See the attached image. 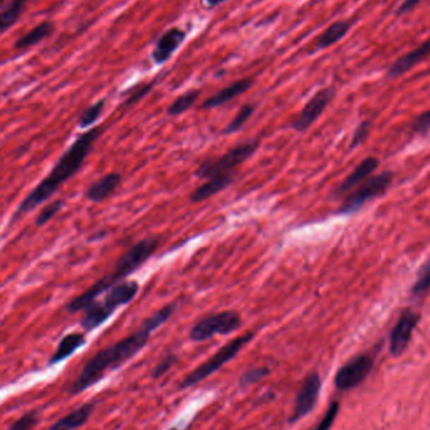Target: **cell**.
<instances>
[{
	"instance_id": "6da1fadb",
	"label": "cell",
	"mask_w": 430,
	"mask_h": 430,
	"mask_svg": "<svg viewBox=\"0 0 430 430\" xmlns=\"http://www.w3.org/2000/svg\"><path fill=\"white\" fill-rule=\"evenodd\" d=\"M175 310H177L175 304L164 306L160 310L156 311L154 315L146 318L136 333L120 340L116 344L111 345L104 350L98 351L97 354L83 366L80 376L69 389V394L77 395L83 393L88 388L97 384L109 370L121 366L122 364L129 362L131 357L138 354L140 350L145 347V345L149 342L151 333L157 330L161 325H164L172 317Z\"/></svg>"
},
{
	"instance_id": "7a4b0ae2",
	"label": "cell",
	"mask_w": 430,
	"mask_h": 430,
	"mask_svg": "<svg viewBox=\"0 0 430 430\" xmlns=\"http://www.w3.org/2000/svg\"><path fill=\"white\" fill-rule=\"evenodd\" d=\"M102 133V127H93L91 130L82 133L75 143L69 146L62 157L58 160L52 170L43 179L35 189L25 196L20 205L13 215V222L22 218L27 213L35 210L42 203L48 201L66 181L80 170L83 162L90 155L93 143H96Z\"/></svg>"
},
{
	"instance_id": "3957f363",
	"label": "cell",
	"mask_w": 430,
	"mask_h": 430,
	"mask_svg": "<svg viewBox=\"0 0 430 430\" xmlns=\"http://www.w3.org/2000/svg\"><path fill=\"white\" fill-rule=\"evenodd\" d=\"M160 243V238L149 237L133 244L124 256H121L112 272L98 280L96 283H93L86 292L72 299L67 306V310L71 313L86 310L90 304L97 299L98 296L107 292L109 288L116 286L117 283L125 281L126 277L138 270L145 262H148L153 257V254L159 249Z\"/></svg>"
},
{
	"instance_id": "277c9868",
	"label": "cell",
	"mask_w": 430,
	"mask_h": 430,
	"mask_svg": "<svg viewBox=\"0 0 430 430\" xmlns=\"http://www.w3.org/2000/svg\"><path fill=\"white\" fill-rule=\"evenodd\" d=\"M258 148V138H253L239 143L219 157H209L207 160L203 161L196 170V177L208 180L217 175L233 172L235 167H239L244 161L248 160Z\"/></svg>"
},
{
	"instance_id": "5b68a950",
	"label": "cell",
	"mask_w": 430,
	"mask_h": 430,
	"mask_svg": "<svg viewBox=\"0 0 430 430\" xmlns=\"http://www.w3.org/2000/svg\"><path fill=\"white\" fill-rule=\"evenodd\" d=\"M254 338V333H247L241 336H238L235 339L232 340L227 345H224L222 349H219L214 355L208 359L207 362H203L201 365L196 367L191 373L188 374L185 378H184L180 388L181 389H188L191 388L194 385L199 384L201 381H203L204 378H209L210 375L214 373H217L219 369L228 364V362L234 357L235 355H238V352L246 346L249 344Z\"/></svg>"
},
{
	"instance_id": "8992f818",
	"label": "cell",
	"mask_w": 430,
	"mask_h": 430,
	"mask_svg": "<svg viewBox=\"0 0 430 430\" xmlns=\"http://www.w3.org/2000/svg\"><path fill=\"white\" fill-rule=\"evenodd\" d=\"M241 325V316L238 311L227 310L207 316L196 322L190 330L189 338L196 341H207L217 335H229Z\"/></svg>"
},
{
	"instance_id": "52a82bcc",
	"label": "cell",
	"mask_w": 430,
	"mask_h": 430,
	"mask_svg": "<svg viewBox=\"0 0 430 430\" xmlns=\"http://www.w3.org/2000/svg\"><path fill=\"white\" fill-rule=\"evenodd\" d=\"M391 180H393V174L389 172H385L371 179H367L364 183H362V185H359V188L355 191H352L350 196L345 198L338 213L352 214V213L360 210L365 203L384 194L385 190L389 188Z\"/></svg>"
},
{
	"instance_id": "ba28073f",
	"label": "cell",
	"mask_w": 430,
	"mask_h": 430,
	"mask_svg": "<svg viewBox=\"0 0 430 430\" xmlns=\"http://www.w3.org/2000/svg\"><path fill=\"white\" fill-rule=\"evenodd\" d=\"M373 365V359L370 356H356L338 371L335 376V386L340 391L354 389L369 376Z\"/></svg>"
},
{
	"instance_id": "9c48e42d",
	"label": "cell",
	"mask_w": 430,
	"mask_h": 430,
	"mask_svg": "<svg viewBox=\"0 0 430 430\" xmlns=\"http://www.w3.org/2000/svg\"><path fill=\"white\" fill-rule=\"evenodd\" d=\"M333 95H335V90L331 87L322 88L320 91L316 92L310 101L304 104V109L299 112V117L291 124L293 130L299 132L307 131L323 114L327 104H330V101L333 100Z\"/></svg>"
},
{
	"instance_id": "30bf717a",
	"label": "cell",
	"mask_w": 430,
	"mask_h": 430,
	"mask_svg": "<svg viewBox=\"0 0 430 430\" xmlns=\"http://www.w3.org/2000/svg\"><path fill=\"white\" fill-rule=\"evenodd\" d=\"M321 391V378L318 374H310L307 378H304V384L299 389L297 398H296V405L293 410L292 417L289 419L291 423L299 422V419L304 418L306 415L313 410V407L317 404L318 396Z\"/></svg>"
},
{
	"instance_id": "8fae6325",
	"label": "cell",
	"mask_w": 430,
	"mask_h": 430,
	"mask_svg": "<svg viewBox=\"0 0 430 430\" xmlns=\"http://www.w3.org/2000/svg\"><path fill=\"white\" fill-rule=\"evenodd\" d=\"M419 320V313H415L412 310L402 312L399 321L396 322L395 327L391 331L390 352L393 355H400L405 351Z\"/></svg>"
},
{
	"instance_id": "7c38bea8",
	"label": "cell",
	"mask_w": 430,
	"mask_h": 430,
	"mask_svg": "<svg viewBox=\"0 0 430 430\" xmlns=\"http://www.w3.org/2000/svg\"><path fill=\"white\" fill-rule=\"evenodd\" d=\"M186 37V32L184 29L174 27L167 30L161 35L153 52V59L156 64H162L167 62L172 54L178 51Z\"/></svg>"
},
{
	"instance_id": "4fadbf2b",
	"label": "cell",
	"mask_w": 430,
	"mask_h": 430,
	"mask_svg": "<svg viewBox=\"0 0 430 430\" xmlns=\"http://www.w3.org/2000/svg\"><path fill=\"white\" fill-rule=\"evenodd\" d=\"M138 291H140V285L138 281L120 282L116 286L109 288L106 297L101 302L107 310L114 313L121 306L130 304L132 299L138 296Z\"/></svg>"
},
{
	"instance_id": "5bb4252c",
	"label": "cell",
	"mask_w": 430,
	"mask_h": 430,
	"mask_svg": "<svg viewBox=\"0 0 430 430\" xmlns=\"http://www.w3.org/2000/svg\"><path fill=\"white\" fill-rule=\"evenodd\" d=\"M253 80L251 78H243V80H237L234 83H232L229 86L224 87L223 90L214 93L213 96L207 98L205 102L203 104V109H218L223 104H228L232 100L241 96V93L247 92L252 87Z\"/></svg>"
},
{
	"instance_id": "9a60e30c",
	"label": "cell",
	"mask_w": 430,
	"mask_h": 430,
	"mask_svg": "<svg viewBox=\"0 0 430 430\" xmlns=\"http://www.w3.org/2000/svg\"><path fill=\"white\" fill-rule=\"evenodd\" d=\"M234 172H227V174L208 179L205 183L191 193L190 201L191 203H201V201H208L212 196H217L220 191H223L225 188H228L230 184L234 181Z\"/></svg>"
},
{
	"instance_id": "2e32d148",
	"label": "cell",
	"mask_w": 430,
	"mask_h": 430,
	"mask_svg": "<svg viewBox=\"0 0 430 430\" xmlns=\"http://www.w3.org/2000/svg\"><path fill=\"white\" fill-rule=\"evenodd\" d=\"M378 165V159L375 157H367L365 160L360 162L355 170L351 172L347 178L345 179L342 183L340 184L339 186L335 190V196H341L349 193L351 190L359 186L360 184L364 183L366 180L369 175H371Z\"/></svg>"
},
{
	"instance_id": "e0dca14e",
	"label": "cell",
	"mask_w": 430,
	"mask_h": 430,
	"mask_svg": "<svg viewBox=\"0 0 430 430\" xmlns=\"http://www.w3.org/2000/svg\"><path fill=\"white\" fill-rule=\"evenodd\" d=\"M122 181V177L119 172H109L102 178L92 184L86 190L87 199L92 203H101L115 193Z\"/></svg>"
},
{
	"instance_id": "ac0fdd59",
	"label": "cell",
	"mask_w": 430,
	"mask_h": 430,
	"mask_svg": "<svg viewBox=\"0 0 430 430\" xmlns=\"http://www.w3.org/2000/svg\"><path fill=\"white\" fill-rule=\"evenodd\" d=\"M430 56V38L423 43L422 46L418 47L417 49H414L413 52H409L405 56L399 58L395 64L391 66L389 69V77L395 78L399 76L407 73V71L413 68L414 66H417L419 62H422L424 58Z\"/></svg>"
},
{
	"instance_id": "d6986e66",
	"label": "cell",
	"mask_w": 430,
	"mask_h": 430,
	"mask_svg": "<svg viewBox=\"0 0 430 430\" xmlns=\"http://www.w3.org/2000/svg\"><path fill=\"white\" fill-rule=\"evenodd\" d=\"M85 344H86V338L82 333H73L66 335L58 345L57 350L54 351L52 357L49 359V365H56L64 362Z\"/></svg>"
},
{
	"instance_id": "ffe728a7",
	"label": "cell",
	"mask_w": 430,
	"mask_h": 430,
	"mask_svg": "<svg viewBox=\"0 0 430 430\" xmlns=\"http://www.w3.org/2000/svg\"><path fill=\"white\" fill-rule=\"evenodd\" d=\"M93 409H95V405L92 402L85 404V405H82L78 409H76L75 412H72V413H69L68 415H66L64 418L59 419L52 426H49L48 430L78 429L82 425L86 424L87 420L91 417V414L93 413Z\"/></svg>"
},
{
	"instance_id": "44dd1931",
	"label": "cell",
	"mask_w": 430,
	"mask_h": 430,
	"mask_svg": "<svg viewBox=\"0 0 430 430\" xmlns=\"http://www.w3.org/2000/svg\"><path fill=\"white\" fill-rule=\"evenodd\" d=\"M351 29V22L349 20H339L331 24L328 28L322 33L317 43H316V49H326L328 47L333 46L335 43H338L339 40H342L345 35L349 33Z\"/></svg>"
},
{
	"instance_id": "7402d4cb",
	"label": "cell",
	"mask_w": 430,
	"mask_h": 430,
	"mask_svg": "<svg viewBox=\"0 0 430 430\" xmlns=\"http://www.w3.org/2000/svg\"><path fill=\"white\" fill-rule=\"evenodd\" d=\"M27 1L28 0H13L6 11L0 13V33L17 23L19 17L23 14Z\"/></svg>"
},
{
	"instance_id": "603a6c76",
	"label": "cell",
	"mask_w": 430,
	"mask_h": 430,
	"mask_svg": "<svg viewBox=\"0 0 430 430\" xmlns=\"http://www.w3.org/2000/svg\"><path fill=\"white\" fill-rule=\"evenodd\" d=\"M53 30V25L51 23H42L37 25L33 30H30L29 33L23 35L20 40L16 43L17 49H25L29 47L35 46L37 43H40V40H44L47 35H51Z\"/></svg>"
},
{
	"instance_id": "cb8c5ba5",
	"label": "cell",
	"mask_w": 430,
	"mask_h": 430,
	"mask_svg": "<svg viewBox=\"0 0 430 430\" xmlns=\"http://www.w3.org/2000/svg\"><path fill=\"white\" fill-rule=\"evenodd\" d=\"M199 96H201L199 90H190V91L185 92L169 106L167 114L170 116H179L189 111L196 104Z\"/></svg>"
},
{
	"instance_id": "d4e9b609",
	"label": "cell",
	"mask_w": 430,
	"mask_h": 430,
	"mask_svg": "<svg viewBox=\"0 0 430 430\" xmlns=\"http://www.w3.org/2000/svg\"><path fill=\"white\" fill-rule=\"evenodd\" d=\"M256 107L251 104H246L241 106L239 111L237 112V115L234 116V119L230 121L229 125L224 129V133L225 135H230V133H234L241 130L244 125L247 124L249 119L252 117L253 112H254Z\"/></svg>"
},
{
	"instance_id": "484cf974",
	"label": "cell",
	"mask_w": 430,
	"mask_h": 430,
	"mask_svg": "<svg viewBox=\"0 0 430 430\" xmlns=\"http://www.w3.org/2000/svg\"><path fill=\"white\" fill-rule=\"evenodd\" d=\"M104 109V100H100L98 102L90 106L88 109L82 114L80 119V126L86 129L93 125L96 121L101 117Z\"/></svg>"
},
{
	"instance_id": "4316f807",
	"label": "cell",
	"mask_w": 430,
	"mask_h": 430,
	"mask_svg": "<svg viewBox=\"0 0 430 430\" xmlns=\"http://www.w3.org/2000/svg\"><path fill=\"white\" fill-rule=\"evenodd\" d=\"M430 289V259L423 264L422 270L419 272L418 280L414 283V294H422Z\"/></svg>"
},
{
	"instance_id": "83f0119b",
	"label": "cell",
	"mask_w": 430,
	"mask_h": 430,
	"mask_svg": "<svg viewBox=\"0 0 430 430\" xmlns=\"http://www.w3.org/2000/svg\"><path fill=\"white\" fill-rule=\"evenodd\" d=\"M62 208H64V201H53L49 205L43 208L42 212L40 213V215L35 219V225H37V227H43V225L48 223V222H49Z\"/></svg>"
},
{
	"instance_id": "f1b7e54d",
	"label": "cell",
	"mask_w": 430,
	"mask_h": 430,
	"mask_svg": "<svg viewBox=\"0 0 430 430\" xmlns=\"http://www.w3.org/2000/svg\"><path fill=\"white\" fill-rule=\"evenodd\" d=\"M40 422V414L38 412H29L24 414L22 418L18 419L16 423H13L8 430H30L35 428Z\"/></svg>"
},
{
	"instance_id": "f546056e",
	"label": "cell",
	"mask_w": 430,
	"mask_h": 430,
	"mask_svg": "<svg viewBox=\"0 0 430 430\" xmlns=\"http://www.w3.org/2000/svg\"><path fill=\"white\" fill-rule=\"evenodd\" d=\"M268 373H270V370L267 367H254L243 374L239 381H241V386H248V385L254 384L259 380H262L265 375H268Z\"/></svg>"
},
{
	"instance_id": "4dcf8cb0",
	"label": "cell",
	"mask_w": 430,
	"mask_h": 430,
	"mask_svg": "<svg viewBox=\"0 0 430 430\" xmlns=\"http://www.w3.org/2000/svg\"><path fill=\"white\" fill-rule=\"evenodd\" d=\"M340 404L338 402H333L328 409H327L326 414L323 415V418L321 419V422L318 423V425L316 426L315 430H330V428L333 426L336 417L339 414Z\"/></svg>"
},
{
	"instance_id": "1f68e13d",
	"label": "cell",
	"mask_w": 430,
	"mask_h": 430,
	"mask_svg": "<svg viewBox=\"0 0 430 430\" xmlns=\"http://www.w3.org/2000/svg\"><path fill=\"white\" fill-rule=\"evenodd\" d=\"M175 360H177V356L167 355V357H165L162 362H159V364H157V366L154 369L153 376H154L155 378L162 376V375L167 373V370H169V369L174 365Z\"/></svg>"
},
{
	"instance_id": "d6a6232c",
	"label": "cell",
	"mask_w": 430,
	"mask_h": 430,
	"mask_svg": "<svg viewBox=\"0 0 430 430\" xmlns=\"http://www.w3.org/2000/svg\"><path fill=\"white\" fill-rule=\"evenodd\" d=\"M151 88H153V85H151V83H148V85H143V86L135 88V91L132 92L131 95H130V97L127 100L126 104L138 102V101H140L141 98L145 97V96L151 91Z\"/></svg>"
},
{
	"instance_id": "836d02e7",
	"label": "cell",
	"mask_w": 430,
	"mask_h": 430,
	"mask_svg": "<svg viewBox=\"0 0 430 430\" xmlns=\"http://www.w3.org/2000/svg\"><path fill=\"white\" fill-rule=\"evenodd\" d=\"M414 130H415L417 132H420V133L429 131L430 111L425 112V114H423V115L419 116L418 120L415 121V124H414Z\"/></svg>"
},
{
	"instance_id": "e575fe53",
	"label": "cell",
	"mask_w": 430,
	"mask_h": 430,
	"mask_svg": "<svg viewBox=\"0 0 430 430\" xmlns=\"http://www.w3.org/2000/svg\"><path fill=\"white\" fill-rule=\"evenodd\" d=\"M367 133H369V124H362L360 126L357 127L355 133H354V138L351 141V148L354 149L359 143H362L365 138H366Z\"/></svg>"
},
{
	"instance_id": "d590c367",
	"label": "cell",
	"mask_w": 430,
	"mask_h": 430,
	"mask_svg": "<svg viewBox=\"0 0 430 430\" xmlns=\"http://www.w3.org/2000/svg\"><path fill=\"white\" fill-rule=\"evenodd\" d=\"M420 1H422V0H404V3H402L400 8H399V11H398V14H404V13L413 11L414 8L418 6Z\"/></svg>"
},
{
	"instance_id": "8d00e7d4",
	"label": "cell",
	"mask_w": 430,
	"mask_h": 430,
	"mask_svg": "<svg viewBox=\"0 0 430 430\" xmlns=\"http://www.w3.org/2000/svg\"><path fill=\"white\" fill-rule=\"evenodd\" d=\"M224 1H227V0H205V3H207V6H209V8L220 6Z\"/></svg>"
},
{
	"instance_id": "74e56055",
	"label": "cell",
	"mask_w": 430,
	"mask_h": 430,
	"mask_svg": "<svg viewBox=\"0 0 430 430\" xmlns=\"http://www.w3.org/2000/svg\"><path fill=\"white\" fill-rule=\"evenodd\" d=\"M1 1H3V0H0V3H1Z\"/></svg>"
},
{
	"instance_id": "f35d334b",
	"label": "cell",
	"mask_w": 430,
	"mask_h": 430,
	"mask_svg": "<svg viewBox=\"0 0 430 430\" xmlns=\"http://www.w3.org/2000/svg\"><path fill=\"white\" fill-rule=\"evenodd\" d=\"M172 430H177V429H172Z\"/></svg>"
}]
</instances>
